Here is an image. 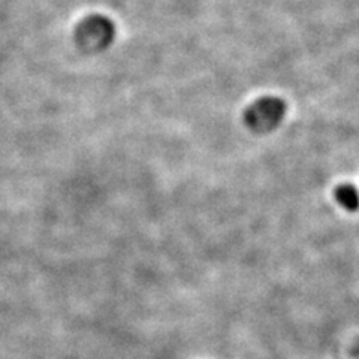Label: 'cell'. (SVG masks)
<instances>
[{"label": "cell", "instance_id": "obj_1", "mask_svg": "<svg viewBox=\"0 0 359 359\" xmlns=\"http://www.w3.org/2000/svg\"><path fill=\"white\" fill-rule=\"evenodd\" d=\"M117 36L116 22L102 14L88 15L76 27V42L88 53H100L111 47Z\"/></svg>", "mask_w": 359, "mask_h": 359}, {"label": "cell", "instance_id": "obj_2", "mask_svg": "<svg viewBox=\"0 0 359 359\" xmlns=\"http://www.w3.org/2000/svg\"><path fill=\"white\" fill-rule=\"evenodd\" d=\"M286 112V105L278 97H262L244 112V121L255 132H269L278 126Z\"/></svg>", "mask_w": 359, "mask_h": 359}]
</instances>
